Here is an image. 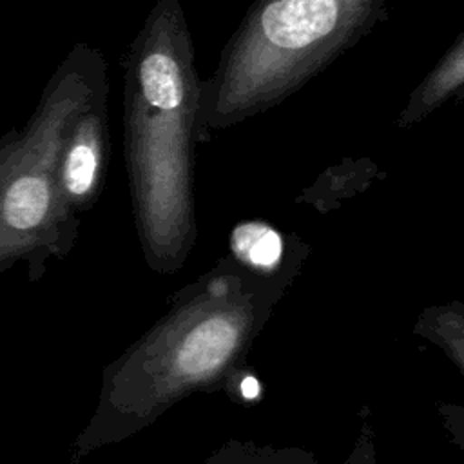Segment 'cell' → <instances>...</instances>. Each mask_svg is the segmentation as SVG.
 I'll return each mask as SVG.
<instances>
[{
	"label": "cell",
	"instance_id": "1",
	"mask_svg": "<svg viewBox=\"0 0 464 464\" xmlns=\"http://www.w3.org/2000/svg\"><path fill=\"white\" fill-rule=\"evenodd\" d=\"M308 252L295 234H286L285 252L274 261L230 248L174 294L169 310L105 366L92 413L71 444V462L138 435L194 393L232 388Z\"/></svg>",
	"mask_w": 464,
	"mask_h": 464
},
{
	"label": "cell",
	"instance_id": "2",
	"mask_svg": "<svg viewBox=\"0 0 464 464\" xmlns=\"http://www.w3.org/2000/svg\"><path fill=\"white\" fill-rule=\"evenodd\" d=\"M201 82L178 0H158L134 38L123 76V150L132 218L147 266L174 274L196 237L194 152Z\"/></svg>",
	"mask_w": 464,
	"mask_h": 464
},
{
	"label": "cell",
	"instance_id": "3",
	"mask_svg": "<svg viewBox=\"0 0 464 464\" xmlns=\"http://www.w3.org/2000/svg\"><path fill=\"white\" fill-rule=\"evenodd\" d=\"M386 0H256L201 83L199 136L297 92L381 18Z\"/></svg>",
	"mask_w": 464,
	"mask_h": 464
},
{
	"label": "cell",
	"instance_id": "4",
	"mask_svg": "<svg viewBox=\"0 0 464 464\" xmlns=\"http://www.w3.org/2000/svg\"><path fill=\"white\" fill-rule=\"evenodd\" d=\"M107 91L103 54L76 44L44 87L31 118L0 138V277L16 263L38 279L51 259L65 257L80 216L58 187V158L72 120Z\"/></svg>",
	"mask_w": 464,
	"mask_h": 464
},
{
	"label": "cell",
	"instance_id": "5",
	"mask_svg": "<svg viewBox=\"0 0 464 464\" xmlns=\"http://www.w3.org/2000/svg\"><path fill=\"white\" fill-rule=\"evenodd\" d=\"M109 161L107 91L98 94L69 125L60 158L58 187L63 203L80 216L98 201Z\"/></svg>",
	"mask_w": 464,
	"mask_h": 464
},
{
	"label": "cell",
	"instance_id": "6",
	"mask_svg": "<svg viewBox=\"0 0 464 464\" xmlns=\"http://www.w3.org/2000/svg\"><path fill=\"white\" fill-rule=\"evenodd\" d=\"M460 98H464V33L413 89L399 114V125L419 123L442 105Z\"/></svg>",
	"mask_w": 464,
	"mask_h": 464
},
{
	"label": "cell",
	"instance_id": "7",
	"mask_svg": "<svg viewBox=\"0 0 464 464\" xmlns=\"http://www.w3.org/2000/svg\"><path fill=\"white\" fill-rule=\"evenodd\" d=\"M413 334L437 346L464 375V301L451 299L422 308Z\"/></svg>",
	"mask_w": 464,
	"mask_h": 464
},
{
	"label": "cell",
	"instance_id": "8",
	"mask_svg": "<svg viewBox=\"0 0 464 464\" xmlns=\"http://www.w3.org/2000/svg\"><path fill=\"white\" fill-rule=\"evenodd\" d=\"M199 464H319L315 455L297 446H270L230 439Z\"/></svg>",
	"mask_w": 464,
	"mask_h": 464
},
{
	"label": "cell",
	"instance_id": "9",
	"mask_svg": "<svg viewBox=\"0 0 464 464\" xmlns=\"http://www.w3.org/2000/svg\"><path fill=\"white\" fill-rule=\"evenodd\" d=\"M344 464H377L375 431H373V424H372V411L368 406L361 408L359 431H357L353 448Z\"/></svg>",
	"mask_w": 464,
	"mask_h": 464
},
{
	"label": "cell",
	"instance_id": "10",
	"mask_svg": "<svg viewBox=\"0 0 464 464\" xmlns=\"http://www.w3.org/2000/svg\"><path fill=\"white\" fill-rule=\"evenodd\" d=\"M435 411L451 442L464 453V404L439 401Z\"/></svg>",
	"mask_w": 464,
	"mask_h": 464
}]
</instances>
